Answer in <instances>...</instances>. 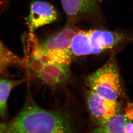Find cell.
<instances>
[{
	"label": "cell",
	"instance_id": "obj_1",
	"mask_svg": "<svg viewBox=\"0 0 133 133\" xmlns=\"http://www.w3.org/2000/svg\"><path fill=\"white\" fill-rule=\"evenodd\" d=\"M17 116L7 123L6 133H61L71 132L70 122L63 112L39 107L30 94Z\"/></svg>",
	"mask_w": 133,
	"mask_h": 133
},
{
	"label": "cell",
	"instance_id": "obj_2",
	"mask_svg": "<svg viewBox=\"0 0 133 133\" xmlns=\"http://www.w3.org/2000/svg\"><path fill=\"white\" fill-rule=\"evenodd\" d=\"M86 83L91 91L105 99L117 100L120 96L119 71L117 65L113 60L89 75Z\"/></svg>",
	"mask_w": 133,
	"mask_h": 133
},
{
	"label": "cell",
	"instance_id": "obj_3",
	"mask_svg": "<svg viewBox=\"0 0 133 133\" xmlns=\"http://www.w3.org/2000/svg\"><path fill=\"white\" fill-rule=\"evenodd\" d=\"M87 101L92 118L99 125L105 123L119 112L120 105L117 100L103 98L91 90L88 94Z\"/></svg>",
	"mask_w": 133,
	"mask_h": 133
},
{
	"label": "cell",
	"instance_id": "obj_4",
	"mask_svg": "<svg viewBox=\"0 0 133 133\" xmlns=\"http://www.w3.org/2000/svg\"><path fill=\"white\" fill-rule=\"evenodd\" d=\"M57 18V12L52 4L42 1H33L26 19L29 33H33L41 27L54 23Z\"/></svg>",
	"mask_w": 133,
	"mask_h": 133
},
{
	"label": "cell",
	"instance_id": "obj_5",
	"mask_svg": "<svg viewBox=\"0 0 133 133\" xmlns=\"http://www.w3.org/2000/svg\"><path fill=\"white\" fill-rule=\"evenodd\" d=\"M63 9L72 21L101 16L97 0H60Z\"/></svg>",
	"mask_w": 133,
	"mask_h": 133
},
{
	"label": "cell",
	"instance_id": "obj_6",
	"mask_svg": "<svg viewBox=\"0 0 133 133\" xmlns=\"http://www.w3.org/2000/svg\"><path fill=\"white\" fill-rule=\"evenodd\" d=\"M90 45L93 54L103 52L116 46L124 38V34L105 29L89 30Z\"/></svg>",
	"mask_w": 133,
	"mask_h": 133
},
{
	"label": "cell",
	"instance_id": "obj_7",
	"mask_svg": "<svg viewBox=\"0 0 133 133\" xmlns=\"http://www.w3.org/2000/svg\"><path fill=\"white\" fill-rule=\"evenodd\" d=\"M78 30L75 27L69 25L54 33L41 44L38 43V46L44 53L71 50V42Z\"/></svg>",
	"mask_w": 133,
	"mask_h": 133
},
{
	"label": "cell",
	"instance_id": "obj_8",
	"mask_svg": "<svg viewBox=\"0 0 133 133\" xmlns=\"http://www.w3.org/2000/svg\"><path fill=\"white\" fill-rule=\"evenodd\" d=\"M70 48L72 54L76 56L92 54L89 30H78L72 39Z\"/></svg>",
	"mask_w": 133,
	"mask_h": 133
},
{
	"label": "cell",
	"instance_id": "obj_9",
	"mask_svg": "<svg viewBox=\"0 0 133 133\" xmlns=\"http://www.w3.org/2000/svg\"><path fill=\"white\" fill-rule=\"evenodd\" d=\"M25 81L24 79H0V118L5 119L8 116V101L12 90Z\"/></svg>",
	"mask_w": 133,
	"mask_h": 133
},
{
	"label": "cell",
	"instance_id": "obj_10",
	"mask_svg": "<svg viewBox=\"0 0 133 133\" xmlns=\"http://www.w3.org/2000/svg\"><path fill=\"white\" fill-rule=\"evenodd\" d=\"M132 121L126 115H116L103 124L99 125L93 133H125V127Z\"/></svg>",
	"mask_w": 133,
	"mask_h": 133
},
{
	"label": "cell",
	"instance_id": "obj_11",
	"mask_svg": "<svg viewBox=\"0 0 133 133\" xmlns=\"http://www.w3.org/2000/svg\"><path fill=\"white\" fill-rule=\"evenodd\" d=\"M0 61L9 67L11 66L26 67L25 59L18 57L4 44L0 39Z\"/></svg>",
	"mask_w": 133,
	"mask_h": 133
},
{
	"label": "cell",
	"instance_id": "obj_12",
	"mask_svg": "<svg viewBox=\"0 0 133 133\" xmlns=\"http://www.w3.org/2000/svg\"><path fill=\"white\" fill-rule=\"evenodd\" d=\"M68 64H59L52 63L44 65L42 71L54 77L57 79L59 73L63 70L64 66ZM69 65V64H68Z\"/></svg>",
	"mask_w": 133,
	"mask_h": 133
},
{
	"label": "cell",
	"instance_id": "obj_13",
	"mask_svg": "<svg viewBox=\"0 0 133 133\" xmlns=\"http://www.w3.org/2000/svg\"><path fill=\"white\" fill-rule=\"evenodd\" d=\"M37 75L42 82L50 87H54L58 84V82L55 78L43 71L38 73Z\"/></svg>",
	"mask_w": 133,
	"mask_h": 133
},
{
	"label": "cell",
	"instance_id": "obj_14",
	"mask_svg": "<svg viewBox=\"0 0 133 133\" xmlns=\"http://www.w3.org/2000/svg\"><path fill=\"white\" fill-rule=\"evenodd\" d=\"M70 78V73L69 70V65L67 64L64 66L63 70L62 71L57 77V80L58 84L68 82Z\"/></svg>",
	"mask_w": 133,
	"mask_h": 133
},
{
	"label": "cell",
	"instance_id": "obj_15",
	"mask_svg": "<svg viewBox=\"0 0 133 133\" xmlns=\"http://www.w3.org/2000/svg\"><path fill=\"white\" fill-rule=\"evenodd\" d=\"M126 115L132 121L133 120V103H130L126 109Z\"/></svg>",
	"mask_w": 133,
	"mask_h": 133
},
{
	"label": "cell",
	"instance_id": "obj_16",
	"mask_svg": "<svg viewBox=\"0 0 133 133\" xmlns=\"http://www.w3.org/2000/svg\"><path fill=\"white\" fill-rule=\"evenodd\" d=\"M125 133H133V123L130 122L126 125Z\"/></svg>",
	"mask_w": 133,
	"mask_h": 133
},
{
	"label": "cell",
	"instance_id": "obj_17",
	"mask_svg": "<svg viewBox=\"0 0 133 133\" xmlns=\"http://www.w3.org/2000/svg\"><path fill=\"white\" fill-rule=\"evenodd\" d=\"M9 66L4 63L0 61V74L2 73L5 70L9 67Z\"/></svg>",
	"mask_w": 133,
	"mask_h": 133
},
{
	"label": "cell",
	"instance_id": "obj_18",
	"mask_svg": "<svg viewBox=\"0 0 133 133\" xmlns=\"http://www.w3.org/2000/svg\"><path fill=\"white\" fill-rule=\"evenodd\" d=\"M7 123H2L0 122V133L6 132Z\"/></svg>",
	"mask_w": 133,
	"mask_h": 133
}]
</instances>
